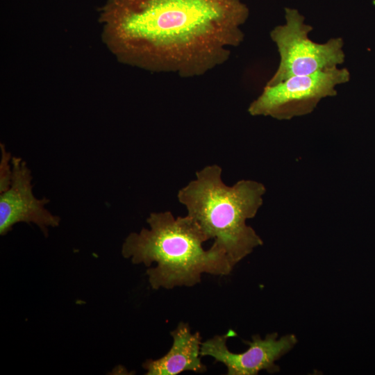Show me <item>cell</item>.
Wrapping results in <instances>:
<instances>
[{
    "instance_id": "cell-1",
    "label": "cell",
    "mask_w": 375,
    "mask_h": 375,
    "mask_svg": "<svg viewBox=\"0 0 375 375\" xmlns=\"http://www.w3.org/2000/svg\"><path fill=\"white\" fill-rule=\"evenodd\" d=\"M249 15L240 0H108L100 21L119 61L192 78L229 59Z\"/></svg>"
},
{
    "instance_id": "cell-2",
    "label": "cell",
    "mask_w": 375,
    "mask_h": 375,
    "mask_svg": "<svg viewBox=\"0 0 375 375\" xmlns=\"http://www.w3.org/2000/svg\"><path fill=\"white\" fill-rule=\"evenodd\" d=\"M147 222L149 228L130 233L122 253L134 264H157L147 271L153 289L192 287L203 273L225 276L232 272L234 267L224 251L213 244L203 249L209 238L190 215L176 218L170 211L152 212Z\"/></svg>"
},
{
    "instance_id": "cell-3",
    "label": "cell",
    "mask_w": 375,
    "mask_h": 375,
    "mask_svg": "<svg viewBox=\"0 0 375 375\" xmlns=\"http://www.w3.org/2000/svg\"><path fill=\"white\" fill-rule=\"evenodd\" d=\"M217 165L196 172V178L178 192V201L199 224L213 245L224 251L235 265L263 244L255 230L246 224L263 203L265 185L240 180L232 186L222 178Z\"/></svg>"
},
{
    "instance_id": "cell-4",
    "label": "cell",
    "mask_w": 375,
    "mask_h": 375,
    "mask_svg": "<svg viewBox=\"0 0 375 375\" xmlns=\"http://www.w3.org/2000/svg\"><path fill=\"white\" fill-rule=\"evenodd\" d=\"M285 23L275 26L269 33L279 54V64L267 85H273L290 77L308 75L338 67L344 62V41L332 38L317 43L308 37L313 28L295 8H285Z\"/></svg>"
},
{
    "instance_id": "cell-5",
    "label": "cell",
    "mask_w": 375,
    "mask_h": 375,
    "mask_svg": "<svg viewBox=\"0 0 375 375\" xmlns=\"http://www.w3.org/2000/svg\"><path fill=\"white\" fill-rule=\"evenodd\" d=\"M347 68L334 67L308 75L290 77L265 85L248 108L252 116L290 120L312 112L322 99L337 95L336 87L350 81Z\"/></svg>"
},
{
    "instance_id": "cell-6",
    "label": "cell",
    "mask_w": 375,
    "mask_h": 375,
    "mask_svg": "<svg viewBox=\"0 0 375 375\" xmlns=\"http://www.w3.org/2000/svg\"><path fill=\"white\" fill-rule=\"evenodd\" d=\"M277 338V333H269L264 339L254 335L251 341L243 340L249 345L247 351L235 353L227 347L228 336L217 335L201 343L200 353L201 356H210L223 363L228 375H256L261 370L275 373L280 368L274 362L289 352L297 342L294 334Z\"/></svg>"
},
{
    "instance_id": "cell-7",
    "label": "cell",
    "mask_w": 375,
    "mask_h": 375,
    "mask_svg": "<svg viewBox=\"0 0 375 375\" xmlns=\"http://www.w3.org/2000/svg\"><path fill=\"white\" fill-rule=\"evenodd\" d=\"M12 176L8 190L0 193V234L9 232L19 222L36 224L47 236L49 227L59 225L60 217L44 206L47 198H36L33 192L31 171L21 158L12 157Z\"/></svg>"
},
{
    "instance_id": "cell-8",
    "label": "cell",
    "mask_w": 375,
    "mask_h": 375,
    "mask_svg": "<svg viewBox=\"0 0 375 375\" xmlns=\"http://www.w3.org/2000/svg\"><path fill=\"white\" fill-rule=\"evenodd\" d=\"M170 335L172 347L162 357L147 360L142 364L147 375H177L190 371L204 373L207 368L201 361V337L192 333L188 323L181 322Z\"/></svg>"
},
{
    "instance_id": "cell-9",
    "label": "cell",
    "mask_w": 375,
    "mask_h": 375,
    "mask_svg": "<svg viewBox=\"0 0 375 375\" xmlns=\"http://www.w3.org/2000/svg\"><path fill=\"white\" fill-rule=\"evenodd\" d=\"M1 158L0 162V193L8 190L11 184L12 169V158L3 144H1Z\"/></svg>"
}]
</instances>
